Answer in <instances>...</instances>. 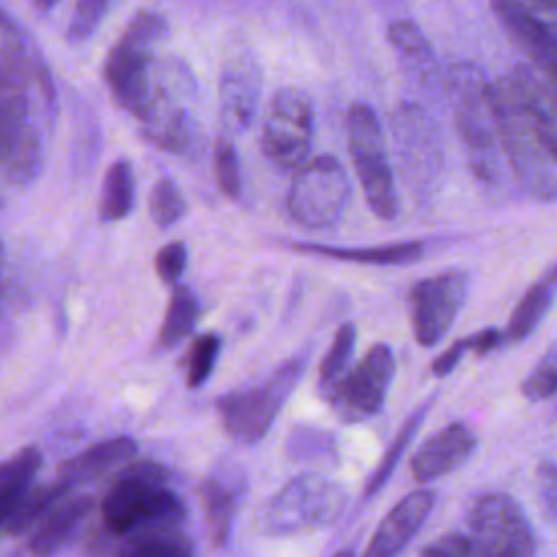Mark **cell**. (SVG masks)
I'll list each match as a JSON object with an SVG mask.
<instances>
[{"label": "cell", "mask_w": 557, "mask_h": 557, "mask_svg": "<svg viewBox=\"0 0 557 557\" xmlns=\"http://www.w3.org/2000/svg\"><path fill=\"white\" fill-rule=\"evenodd\" d=\"M294 250L324 255L342 261L370 263V265H403L422 257V242H403L389 246H370V248H337V246H320V244H294Z\"/></svg>", "instance_id": "cell-21"}, {"label": "cell", "mask_w": 557, "mask_h": 557, "mask_svg": "<svg viewBox=\"0 0 557 557\" xmlns=\"http://www.w3.org/2000/svg\"><path fill=\"white\" fill-rule=\"evenodd\" d=\"M198 320V300L189 287H174L161 324V342L165 346L185 339Z\"/></svg>", "instance_id": "cell-27"}, {"label": "cell", "mask_w": 557, "mask_h": 557, "mask_svg": "<svg viewBox=\"0 0 557 557\" xmlns=\"http://www.w3.org/2000/svg\"><path fill=\"white\" fill-rule=\"evenodd\" d=\"M148 209H150V218L159 226H170L185 213V200L172 181L161 178L154 183L150 191Z\"/></svg>", "instance_id": "cell-32"}, {"label": "cell", "mask_w": 557, "mask_h": 557, "mask_svg": "<svg viewBox=\"0 0 557 557\" xmlns=\"http://www.w3.org/2000/svg\"><path fill=\"white\" fill-rule=\"evenodd\" d=\"M468 292V276L459 270L440 272L418 281L411 287L409 311L416 342L433 346L457 318Z\"/></svg>", "instance_id": "cell-13"}, {"label": "cell", "mask_w": 557, "mask_h": 557, "mask_svg": "<svg viewBox=\"0 0 557 557\" xmlns=\"http://www.w3.org/2000/svg\"><path fill=\"white\" fill-rule=\"evenodd\" d=\"M100 513L111 533H133L157 524H181L185 507L163 466L135 461L115 474L100 503Z\"/></svg>", "instance_id": "cell-2"}, {"label": "cell", "mask_w": 557, "mask_h": 557, "mask_svg": "<svg viewBox=\"0 0 557 557\" xmlns=\"http://www.w3.org/2000/svg\"><path fill=\"white\" fill-rule=\"evenodd\" d=\"M135 198V178L128 161H115L102 183L100 196V218L102 220H122L133 209Z\"/></svg>", "instance_id": "cell-25"}, {"label": "cell", "mask_w": 557, "mask_h": 557, "mask_svg": "<svg viewBox=\"0 0 557 557\" xmlns=\"http://www.w3.org/2000/svg\"><path fill=\"white\" fill-rule=\"evenodd\" d=\"M41 468L39 448H22L0 463V500H17Z\"/></svg>", "instance_id": "cell-28"}, {"label": "cell", "mask_w": 557, "mask_h": 557, "mask_svg": "<svg viewBox=\"0 0 557 557\" xmlns=\"http://www.w3.org/2000/svg\"><path fill=\"white\" fill-rule=\"evenodd\" d=\"M392 374L394 355L389 346L374 344L352 370L348 368L326 400L344 422L372 418L385 403Z\"/></svg>", "instance_id": "cell-12"}, {"label": "cell", "mask_w": 557, "mask_h": 557, "mask_svg": "<svg viewBox=\"0 0 557 557\" xmlns=\"http://www.w3.org/2000/svg\"><path fill=\"white\" fill-rule=\"evenodd\" d=\"M333 557H355L350 550H339L337 555H333Z\"/></svg>", "instance_id": "cell-46"}, {"label": "cell", "mask_w": 557, "mask_h": 557, "mask_svg": "<svg viewBox=\"0 0 557 557\" xmlns=\"http://www.w3.org/2000/svg\"><path fill=\"white\" fill-rule=\"evenodd\" d=\"M302 361L292 359L257 387L237 389L218 398V413L224 431L244 444L261 440L302 374Z\"/></svg>", "instance_id": "cell-6"}, {"label": "cell", "mask_w": 557, "mask_h": 557, "mask_svg": "<svg viewBox=\"0 0 557 557\" xmlns=\"http://www.w3.org/2000/svg\"><path fill=\"white\" fill-rule=\"evenodd\" d=\"M431 403H433V398H429L424 405H420V407L413 411V416L400 426V433H398L396 440L392 442V446H389V450L385 453V457L381 459L379 468L372 472V476H370V481H368V485H366V490H363L366 496H372L376 490H381V487L387 483V479H389V474L394 472L396 463L400 461V455L405 453L407 444L413 440V435L418 433L422 420L426 418V411H429Z\"/></svg>", "instance_id": "cell-29"}, {"label": "cell", "mask_w": 557, "mask_h": 557, "mask_svg": "<svg viewBox=\"0 0 557 557\" xmlns=\"http://www.w3.org/2000/svg\"><path fill=\"white\" fill-rule=\"evenodd\" d=\"M498 144L520 183L537 198L553 200L557 187L555 81L520 65L490 85Z\"/></svg>", "instance_id": "cell-1"}, {"label": "cell", "mask_w": 557, "mask_h": 557, "mask_svg": "<svg viewBox=\"0 0 557 557\" xmlns=\"http://www.w3.org/2000/svg\"><path fill=\"white\" fill-rule=\"evenodd\" d=\"M466 557H485V555H481L472 544H470V548H468V555Z\"/></svg>", "instance_id": "cell-45"}, {"label": "cell", "mask_w": 557, "mask_h": 557, "mask_svg": "<svg viewBox=\"0 0 557 557\" xmlns=\"http://www.w3.org/2000/svg\"><path fill=\"white\" fill-rule=\"evenodd\" d=\"M557 389V368H555V350L550 348L546 357L533 368V372L520 385V392L529 400H548Z\"/></svg>", "instance_id": "cell-35"}, {"label": "cell", "mask_w": 557, "mask_h": 557, "mask_svg": "<svg viewBox=\"0 0 557 557\" xmlns=\"http://www.w3.org/2000/svg\"><path fill=\"white\" fill-rule=\"evenodd\" d=\"M333 448V435L320 429L298 426L287 437V453L292 459L320 457Z\"/></svg>", "instance_id": "cell-36"}, {"label": "cell", "mask_w": 557, "mask_h": 557, "mask_svg": "<svg viewBox=\"0 0 557 557\" xmlns=\"http://www.w3.org/2000/svg\"><path fill=\"white\" fill-rule=\"evenodd\" d=\"M109 0H78L72 13V22L67 28V37L72 41H81L87 39L94 28L98 26L104 9H107Z\"/></svg>", "instance_id": "cell-37"}, {"label": "cell", "mask_w": 557, "mask_h": 557, "mask_svg": "<svg viewBox=\"0 0 557 557\" xmlns=\"http://www.w3.org/2000/svg\"><path fill=\"white\" fill-rule=\"evenodd\" d=\"M466 350H468V339H466V337H461V339H457L455 344H450V346L433 361V366H431L433 374L446 376V374L461 361V357H463Z\"/></svg>", "instance_id": "cell-40"}, {"label": "cell", "mask_w": 557, "mask_h": 557, "mask_svg": "<svg viewBox=\"0 0 557 557\" xmlns=\"http://www.w3.org/2000/svg\"><path fill=\"white\" fill-rule=\"evenodd\" d=\"M389 41L394 48L413 65H424L431 61V48L413 22H394L389 26Z\"/></svg>", "instance_id": "cell-33"}, {"label": "cell", "mask_w": 557, "mask_h": 557, "mask_svg": "<svg viewBox=\"0 0 557 557\" xmlns=\"http://www.w3.org/2000/svg\"><path fill=\"white\" fill-rule=\"evenodd\" d=\"M350 185L337 159L322 154L298 165L287 194L292 218L307 228L333 226L348 202Z\"/></svg>", "instance_id": "cell-8"}, {"label": "cell", "mask_w": 557, "mask_h": 557, "mask_svg": "<svg viewBox=\"0 0 557 557\" xmlns=\"http://www.w3.org/2000/svg\"><path fill=\"white\" fill-rule=\"evenodd\" d=\"M470 548V540L459 535V533H450V535H442L440 540L431 542L420 557H466Z\"/></svg>", "instance_id": "cell-39"}, {"label": "cell", "mask_w": 557, "mask_h": 557, "mask_svg": "<svg viewBox=\"0 0 557 557\" xmlns=\"http://www.w3.org/2000/svg\"><path fill=\"white\" fill-rule=\"evenodd\" d=\"M492 7L500 26L509 33L513 44L527 52L533 67L555 81L557 46L553 28L518 0H492Z\"/></svg>", "instance_id": "cell-15"}, {"label": "cell", "mask_w": 557, "mask_h": 557, "mask_svg": "<svg viewBox=\"0 0 557 557\" xmlns=\"http://www.w3.org/2000/svg\"><path fill=\"white\" fill-rule=\"evenodd\" d=\"M165 30L168 26L161 15L141 11L131 20L104 61V78L115 102L137 120L152 96V50Z\"/></svg>", "instance_id": "cell-3"}, {"label": "cell", "mask_w": 557, "mask_h": 557, "mask_svg": "<svg viewBox=\"0 0 557 557\" xmlns=\"http://www.w3.org/2000/svg\"><path fill=\"white\" fill-rule=\"evenodd\" d=\"M28 78H0V183L24 185L41 168V137L30 117Z\"/></svg>", "instance_id": "cell-5"}, {"label": "cell", "mask_w": 557, "mask_h": 557, "mask_svg": "<svg viewBox=\"0 0 557 557\" xmlns=\"http://www.w3.org/2000/svg\"><path fill=\"white\" fill-rule=\"evenodd\" d=\"M433 500V492H411L396 503L376 527L361 557H396L426 520Z\"/></svg>", "instance_id": "cell-17"}, {"label": "cell", "mask_w": 557, "mask_h": 557, "mask_svg": "<svg viewBox=\"0 0 557 557\" xmlns=\"http://www.w3.org/2000/svg\"><path fill=\"white\" fill-rule=\"evenodd\" d=\"M213 165H215V176H218L220 189L226 196L237 198L239 189H242V176H239L237 152H235L231 141L218 139L215 150H213Z\"/></svg>", "instance_id": "cell-34"}, {"label": "cell", "mask_w": 557, "mask_h": 557, "mask_svg": "<svg viewBox=\"0 0 557 557\" xmlns=\"http://www.w3.org/2000/svg\"><path fill=\"white\" fill-rule=\"evenodd\" d=\"M94 500L87 494L63 496L37 524L30 535V553L35 557H48L61 548V544L72 535L78 522L89 513Z\"/></svg>", "instance_id": "cell-19"}, {"label": "cell", "mask_w": 557, "mask_h": 557, "mask_svg": "<svg viewBox=\"0 0 557 557\" xmlns=\"http://www.w3.org/2000/svg\"><path fill=\"white\" fill-rule=\"evenodd\" d=\"M59 0H33V4L39 9V11H50Z\"/></svg>", "instance_id": "cell-44"}, {"label": "cell", "mask_w": 557, "mask_h": 557, "mask_svg": "<svg viewBox=\"0 0 557 557\" xmlns=\"http://www.w3.org/2000/svg\"><path fill=\"white\" fill-rule=\"evenodd\" d=\"M313 137V113L309 100L296 89L274 94L261 133L265 157L283 170L307 161Z\"/></svg>", "instance_id": "cell-11"}, {"label": "cell", "mask_w": 557, "mask_h": 557, "mask_svg": "<svg viewBox=\"0 0 557 557\" xmlns=\"http://www.w3.org/2000/svg\"><path fill=\"white\" fill-rule=\"evenodd\" d=\"M472 546L485 557H533L535 535L520 505L500 492L479 496L468 516Z\"/></svg>", "instance_id": "cell-9"}, {"label": "cell", "mask_w": 557, "mask_h": 557, "mask_svg": "<svg viewBox=\"0 0 557 557\" xmlns=\"http://www.w3.org/2000/svg\"><path fill=\"white\" fill-rule=\"evenodd\" d=\"M455 96H457V120L461 137L472 157V165L490 176L496 165L498 133L490 102V83L476 67H455Z\"/></svg>", "instance_id": "cell-10"}, {"label": "cell", "mask_w": 557, "mask_h": 557, "mask_svg": "<svg viewBox=\"0 0 557 557\" xmlns=\"http://www.w3.org/2000/svg\"><path fill=\"white\" fill-rule=\"evenodd\" d=\"M185 263H187V248L183 242H170L165 244L157 257H154V268H157V274L159 278L165 283V285H174L178 281V276L183 274L185 270Z\"/></svg>", "instance_id": "cell-38"}, {"label": "cell", "mask_w": 557, "mask_h": 557, "mask_svg": "<svg viewBox=\"0 0 557 557\" xmlns=\"http://www.w3.org/2000/svg\"><path fill=\"white\" fill-rule=\"evenodd\" d=\"M220 352V337L213 333H205L196 337L185 352V385L189 389L202 387V383L211 376Z\"/></svg>", "instance_id": "cell-31"}, {"label": "cell", "mask_w": 557, "mask_h": 557, "mask_svg": "<svg viewBox=\"0 0 557 557\" xmlns=\"http://www.w3.org/2000/svg\"><path fill=\"white\" fill-rule=\"evenodd\" d=\"M2 294H4V248L0 242V300H2Z\"/></svg>", "instance_id": "cell-43"}, {"label": "cell", "mask_w": 557, "mask_h": 557, "mask_svg": "<svg viewBox=\"0 0 557 557\" xmlns=\"http://www.w3.org/2000/svg\"><path fill=\"white\" fill-rule=\"evenodd\" d=\"M346 128L348 148L368 205L381 220H392L398 209L396 187L374 111L361 102L352 104L346 115Z\"/></svg>", "instance_id": "cell-7"}, {"label": "cell", "mask_w": 557, "mask_h": 557, "mask_svg": "<svg viewBox=\"0 0 557 557\" xmlns=\"http://www.w3.org/2000/svg\"><path fill=\"white\" fill-rule=\"evenodd\" d=\"M137 455V444L131 437H111L104 442H98L83 453L70 457L59 468V479L74 487L83 483H91L107 472L122 468L126 461H131Z\"/></svg>", "instance_id": "cell-18"}, {"label": "cell", "mask_w": 557, "mask_h": 557, "mask_svg": "<svg viewBox=\"0 0 557 557\" xmlns=\"http://www.w3.org/2000/svg\"><path fill=\"white\" fill-rule=\"evenodd\" d=\"M24 39L13 20L0 9V78L30 76Z\"/></svg>", "instance_id": "cell-30"}, {"label": "cell", "mask_w": 557, "mask_h": 557, "mask_svg": "<svg viewBox=\"0 0 557 557\" xmlns=\"http://www.w3.org/2000/svg\"><path fill=\"white\" fill-rule=\"evenodd\" d=\"M503 333L498 329H483L474 335H468V350H472L474 355H487L490 350L498 348L503 344Z\"/></svg>", "instance_id": "cell-41"}, {"label": "cell", "mask_w": 557, "mask_h": 557, "mask_svg": "<svg viewBox=\"0 0 557 557\" xmlns=\"http://www.w3.org/2000/svg\"><path fill=\"white\" fill-rule=\"evenodd\" d=\"M355 344H357V329L350 322L342 324L337 329L335 337H333V344L329 346V350H326V355L322 357V363H320L318 387H320V394L324 398L333 392V387L348 372L350 359H352V352H355Z\"/></svg>", "instance_id": "cell-26"}, {"label": "cell", "mask_w": 557, "mask_h": 557, "mask_svg": "<svg viewBox=\"0 0 557 557\" xmlns=\"http://www.w3.org/2000/svg\"><path fill=\"white\" fill-rule=\"evenodd\" d=\"M553 296H555V270L550 268L544 278H540L529 287V292L522 296V300L513 309L507 324V337L513 342H520L527 335H531V331L548 313Z\"/></svg>", "instance_id": "cell-24"}, {"label": "cell", "mask_w": 557, "mask_h": 557, "mask_svg": "<svg viewBox=\"0 0 557 557\" xmlns=\"http://www.w3.org/2000/svg\"><path fill=\"white\" fill-rule=\"evenodd\" d=\"M72 487L65 485L61 479L46 485H28L22 496L13 503L4 518V529L9 533H24L33 529Z\"/></svg>", "instance_id": "cell-22"}, {"label": "cell", "mask_w": 557, "mask_h": 557, "mask_svg": "<svg viewBox=\"0 0 557 557\" xmlns=\"http://www.w3.org/2000/svg\"><path fill=\"white\" fill-rule=\"evenodd\" d=\"M476 437L470 426L453 422L431 435L411 459V474L424 483L459 468L474 450Z\"/></svg>", "instance_id": "cell-16"}, {"label": "cell", "mask_w": 557, "mask_h": 557, "mask_svg": "<svg viewBox=\"0 0 557 557\" xmlns=\"http://www.w3.org/2000/svg\"><path fill=\"white\" fill-rule=\"evenodd\" d=\"M239 487L226 476H209L200 485V505L213 546L226 544L237 511Z\"/></svg>", "instance_id": "cell-20"}, {"label": "cell", "mask_w": 557, "mask_h": 557, "mask_svg": "<svg viewBox=\"0 0 557 557\" xmlns=\"http://www.w3.org/2000/svg\"><path fill=\"white\" fill-rule=\"evenodd\" d=\"M346 490L329 479L305 474L283 485L261 509L265 533L285 535L331 524L346 507Z\"/></svg>", "instance_id": "cell-4"}, {"label": "cell", "mask_w": 557, "mask_h": 557, "mask_svg": "<svg viewBox=\"0 0 557 557\" xmlns=\"http://www.w3.org/2000/svg\"><path fill=\"white\" fill-rule=\"evenodd\" d=\"M518 2H522L531 11H544L548 15L555 13V4H557V0H518Z\"/></svg>", "instance_id": "cell-42"}, {"label": "cell", "mask_w": 557, "mask_h": 557, "mask_svg": "<svg viewBox=\"0 0 557 557\" xmlns=\"http://www.w3.org/2000/svg\"><path fill=\"white\" fill-rule=\"evenodd\" d=\"M131 540L120 557H194L189 540L181 524H157L128 533Z\"/></svg>", "instance_id": "cell-23"}, {"label": "cell", "mask_w": 557, "mask_h": 557, "mask_svg": "<svg viewBox=\"0 0 557 557\" xmlns=\"http://www.w3.org/2000/svg\"><path fill=\"white\" fill-rule=\"evenodd\" d=\"M261 72L248 50L231 52L220 78V115L231 131H244L257 111Z\"/></svg>", "instance_id": "cell-14"}]
</instances>
